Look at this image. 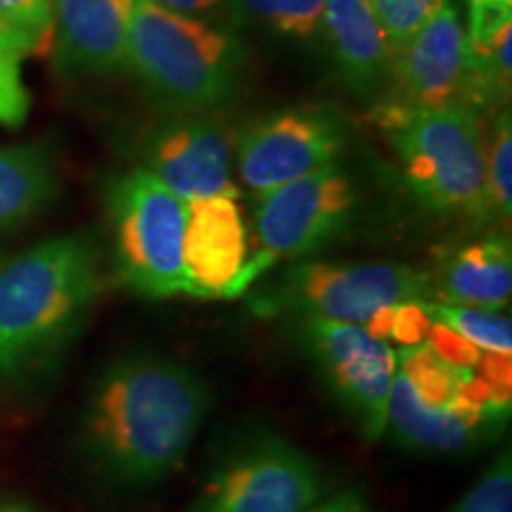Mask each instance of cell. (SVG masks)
Instances as JSON below:
<instances>
[{"label":"cell","mask_w":512,"mask_h":512,"mask_svg":"<svg viewBox=\"0 0 512 512\" xmlns=\"http://www.w3.org/2000/svg\"><path fill=\"white\" fill-rule=\"evenodd\" d=\"M207 411L209 389L190 366L147 354L121 358L88 403V451L114 482L145 489L183 463Z\"/></svg>","instance_id":"obj_1"},{"label":"cell","mask_w":512,"mask_h":512,"mask_svg":"<svg viewBox=\"0 0 512 512\" xmlns=\"http://www.w3.org/2000/svg\"><path fill=\"white\" fill-rule=\"evenodd\" d=\"M98 292V254L83 235L43 240L0 266V370L15 375L50 354Z\"/></svg>","instance_id":"obj_2"},{"label":"cell","mask_w":512,"mask_h":512,"mask_svg":"<svg viewBox=\"0 0 512 512\" xmlns=\"http://www.w3.org/2000/svg\"><path fill=\"white\" fill-rule=\"evenodd\" d=\"M373 121L394 147L408 190L441 216L496 223L486 192V131L465 105L415 107L387 100Z\"/></svg>","instance_id":"obj_3"},{"label":"cell","mask_w":512,"mask_h":512,"mask_svg":"<svg viewBox=\"0 0 512 512\" xmlns=\"http://www.w3.org/2000/svg\"><path fill=\"white\" fill-rule=\"evenodd\" d=\"M245 62L240 38L207 19L136 0L124 67L162 102L181 112H211L235 95Z\"/></svg>","instance_id":"obj_4"},{"label":"cell","mask_w":512,"mask_h":512,"mask_svg":"<svg viewBox=\"0 0 512 512\" xmlns=\"http://www.w3.org/2000/svg\"><path fill=\"white\" fill-rule=\"evenodd\" d=\"M121 283L152 299L188 294L183 238L188 202L150 171L117 178L107 192Z\"/></svg>","instance_id":"obj_5"},{"label":"cell","mask_w":512,"mask_h":512,"mask_svg":"<svg viewBox=\"0 0 512 512\" xmlns=\"http://www.w3.org/2000/svg\"><path fill=\"white\" fill-rule=\"evenodd\" d=\"M432 294L430 273L394 261L377 264H325L309 261L285 273L261 311H292L302 318L366 325L380 306L427 302Z\"/></svg>","instance_id":"obj_6"},{"label":"cell","mask_w":512,"mask_h":512,"mask_svg":"<svg viewBox=\"0 0 512 512\" xmlns=\"http://www.w3.org/2000/svg\"><path fill=\"white\" fill-rule=\"evenodd\" d=\"M320 496L318 465L290 441L268 434L223 458L188 512H306Z\"/></svg>","instance_id":"obj_7"},{"label":"cell","mask_w":512,"mask_h":512,"mask_svg":"<svg viewBox=\"0 0 512 512\" xmlns=\"http://www.w3.org/2000/svg\"><path fill=\"white\" fill-rule=\"evenodd\" d=\"M344 128L335 114L318 107H294L249 121L235 136L240 181L256 197L337 164Z\"/></svg>","instance_id":"obj_8"},{"label":"cell","mask_w":512,"mask_h":512,"mask_svg":"<svg viewBox=\"0 0 512 512\" xmlns=\"http://www.w3.org/2000/svg\"><path fill=\"white\" fill-rule=\"evenodd\" d=\"M354 207L356 192L337 164L268 190L254 209L261 252L273 261L318 252L347 230Z\"/></svg>","instance_id":"obj_9"},{"label":"cell","mask_w":512,"mask_h":512,"mask_svg":"<svg viewBox=\"0 0 512 512\" xmlns=\"http://www.w3.org/2000/svg\"><path fill=\"white\" fill-rule=\"evenodd\" d=\"M302 339L363 434L370 441L384 437L389 396L399 370L396 351L370 337L361 325L325 318H302Z\"/></svg>","instance_id":"obj_10"},{"label":"cell","mask_w":512,"mask_h":512,"mask_svg":"<svg viewBox=\"0 0 512 512\" xmlns=\"http://www.w3.org/2000/svg\"><path fill=\"white\" fill-rule=\"evenodd\" d=\"M145 171L183 202L211 195L238 197L233 183L235 136L209 112H181L145 140Z\"/></svg>","instance_id":"obj_11"},{"label":"cell","mask_w":512,"mask_h":512,"mask_svg":"<svg viewBox=\"0 0 512 512\" xmlns=\"http://www.w3.org/2000/svg\"><path fill=\"white\" fill-rule=\"evenodd\" d=\"M183 266L190 297L230 299L259 275L247 264V228L238 197L211 195L188 202L183 238Z\"/></svg>","instance_id":"obj_12"},{"label":"cell","mask_w":512,"mask_h":512,"mask_svg":"<svg viewBox=\"0 0 512 512\" xmlns=\"http://www.w3.org/2000/svg\"><path fill=\"white\" fill-rule=\"evenodd\" d=\"M396 95L415 107L465 105L470 48L456 5L444 0L392 57Z\"/></svg>","instance_id":"obj_13"},{"label":"cell","mask_w":512,"mask_h":512,"mask_svg":"<svg viewBox=\"0 0 512 512\" xmlns=\"http://www.w3.org/2000/svg\"><path fill=\"white\" fill-rule=\"evenodd\" d=\"M133 3L136 0H53L57 67L95 74L124 67Z\"/></svg>","instance_id":"obj_14"},{"label":"cell","mask_w":512,"mask_h":512,"mask_svg":"<svg viewBox=\"0 0 512 512\" xmlns=\"http://www.w3.org/2000/svg\"><path fill=\"white\" fill-rule=\"evenodd\" d=\"M320 34L351 93L373 95L392 74V50L368 0H325Z\"/></svg>","instance_id":"obj_15"},{"label":"cell","mask_w":512,"mask_h":512,"mask_svg":"<svg viewBox=\"0 0 512 512\" xmlns=\"http://www.w3.org/2000/svg\"><path fill=\"white\" fill-rule=\"evenodd\" d=\"M491 420L498 418L472 411L463 403L430 406L415 394L406 375L396 370L392 396H389L387 427L403 446L427 453L467 451L486 437Z\"/></svg>","instance_id":"obj_16"},{"label":"cell","mask_w":512,"mask_h":512,"mask_svg":"<svg viewBox=\"0 0 512 512\" xmlns=\"http://www.w3.org/2000/svg\"><path fill=\"white\" fill-rule=\"evenodd\" d=\"M432 292L441 304L503 311L512 294V249L503 235L465 242L439 259Z\"/></svg>","instance_id":"obj_17"},{"label":"cell","mask_w":512,"mask_h":512,"mask_svg":"<svg viewBox=\"0 0 512 512\" xmlns=\"http://www.w3.org/2000/svg\"><path fill=\"white\" fill-rule=\"evenodd\" d=\"M60 192L55 159L48 145L0 147V233L34 219Z\"/></svg>","instance_id":"obj_18"},{"label":"cell","mask_w":512,"mask_h":512,"mask_svg":"<svg viewBox=\"0 0 512 512\" xmlns=\"http://www.w3.org/2000/svg\"><path fill=\"white\" fill-rule=\"evenodd\" d=\"M325 0H230L228 17L238 24H259L283 36L309 41L320 34Z\"/></svg>","instance_id":"obj_19"},{"label":"cell","mask_w":512,"mask_h":512,"mask_svg":"<svg viewBox=\"0 0 512 512\" xmlns=\"http://www.w3.org/2000/svg\"><path fill=\"white\" fill-rule=\"evenodd\" d=\"M425 309L434 323L456 330L460 337L482 351L512 354V323L498 311L472 309V306H453L441 302H425Z\"/></svg>","instance_id":"obj_20"},{"label":"cell","mask_w":512,"mask_h":512,"mask_svg":"<svg viewBox=\"0 0 512 512\" xmlns=\"http://www.w3.org/2000/svg\"><path fill=\"white\" fill-rule=\"evenodd\" d=\"M399 370L411 382L415 394L430 406H451L456 399L458 368L448 366L437 354H432L425 344L396 351Z\"/></svg>","instance_id":"obj_21"},{"label":"cell","mask_w":512,"mask_h":512,"mask_svg":"<svg viewBox=\"0 0 512 512\" xmlns=\"http://www.w3.org/2000/svg\"><path fill=\"white\" fill-rule=\"evenodd\" d=\"M486 192L496 223L512 214V119L508 110L496 114L491 140L486 143Z\"/></svg>","instance_id":"obj_22"},{"label":"cell","mask_w":512,"mask_h":512,"mask_svg":"<svg viewBox=\"0 0 512 512\" xmlns=\"http://www.w3.org/2000/svg\"><path fill=\"white\" fill-rule=\"evenodd\" d=\"M387 36L392 57L422 24L441 8L444 0H368Z\"/></svg>","instance_id":"obj_23"},{"label":"cell","mask_w":512,"mask_h":512,"mask_svg":"<svg viewBox=\"0 0 512 512\" xmlns=\"http://www.w3.org/2000/svg\"><path fill=\"white\" fill-rule=\"evenodd\" d=\"M448 512H512V460L505 451Z\"/></svg>","instance_id":"obj_24"},{"label":"cell","mask_w":512,"mask_h":512,"mask_svg":"<svg viewBox=\"0 0 512 512\" xmlns=\"http://www.w3.org/2000/svg\"><path fill=\"white\" fill-rule=\"evenodd\" d=\"M508 31H512V0H470V27L465 31L470 55H486Z\"/></svg>","instance_id":"obj_25"},{"label":"cell","mask_w":512,"mask_h":512,"mask_svg":"<svg viewBox=\"0 0 512 512\" xmlns=\"http://www.w3.org/2000/svg\"><path fill=\"white\" fill-rule=\"evenodd\" d=\"M22 60L24 57L0 50V126L17 128L29 117L31 93L24 83Z\"/></svg>","instance_id":"obj_26"},{"label":"cell","mask_w":512,"mask_h":512,"mask_svg":"<svg viewBox=\"0 0 512 512\" xmlns=\"http://www.w3.org/2000/svg\"><path fill=\"white\" fill-rule=\"evenodd\" d=\"M425 347L437 354L441 361H446L448 366L453 368H465L475 370L479 363V356H482V349H477L475 344L467 342L465 337H460L456 330L446 328V325L434 323L425 337Z\"/></svg>","instance_id":"obj_27"},{"label":"cell","mask_w":512,"mask_h":512,"mask_svg":"<svg viewBox=\"0 0 512 512\" xmlns=\"http://www.w3.org/2000/svg\"><path fill=\"white\" fill-rule=\"evenodd\" d=\"M430 328L432 318L425 309V302H401L394 306L389 342L399 344V349L420 347V344H425Z\"/></svg>","instance_id":"obj_28"},{"label":"cell","mask_w":512,"mask_h":512,"mask_svg":"<svg viewBox=\"0 0 512 512\" xmlns=\"http://www.w3.org/2000/svg\"><path fill=\"white\" fill-rule=\"evenodd\" d=\"M0 17L46 38L53 31V0H0Z\"/></svg>","instance_id":"obj_29"},{"label":"cell","mask_w":512,"mask_h":512,"mask_svg":"<svg viewBox=\"0 0 512 512\" xmlns=\"http://www.w3.org/2000/svg\"><path fill=\"white\" fill-rule=\"evenodd\" d=\"M475 373L494 389L498 401L510 406L512 396V356L496 354V351H482Z\"/></svg>","instance_id":"obj_30"},{"label":"cell","mask_w":512,"mask_h":512,"mask_svg":"<svg viewBox=\"0 0 512 512\" xmlns=\"http://www.w3.org/2000/svg\"><path fill=\"white\" fill-rule=\"evenodd\" d=\"M150 3L176 15L207 19V22H216L219 15H228L230 10V0H150Z\"/></svg>","instance_id":"obj_31"},{"label":"cell","mask_w":512,"mask_h":512,"mask_svg":"<svg viewBox=\"0 0 512 512\" xmlns=\"http://www.w3.org/2000/svg\"><path fill=\"white\" fill-rule=\"evenodd\" d=\"M43 41H46V38L31 34V31L17 27V24H10L8 19L0 17V50H8V53L27 57L31 53H36V50L43 46Z\"/></svg>","instance_id":"obj_32"},{"label":"cell","mask_w":512,"mask_h":512,"mask_svg":"<svg viewBox=\"0 0 512 512\" xmlns=\"http://www.w3.org/2000/svg\"><path fill=\"white\" fill-rule=\"evenodd\" d=\"M306 512H373V508H370V505L366 503V498H363L361 494H356V491H344V494L330 498V501H325L320 505L316 503Z\"/></svg>","instance_id":"obj_33"},{"label":"cell","mask_w":512,"mask_h":512,"mask_svg":"<svg viewBox=\"0 0 512 512\" xmlns=\"http://www.w3.org/2000/svg\"><path fill=\"white\" fill-rule=\"evenodd\" d=\"M394 306L396 304H389V306H380L373 316L368 318L366 325H361L363 330L368 332L370 337L377 339V342H389V332H392V316H394Z\"/></svg>","instance_id":"obj_34"},{"label":"cell","mask_w":512,"mask_h":512,"mask_svg":"<svg viewBox=\"0 0 512 512\" xmlns=\"http://www.w3.org/2000/svg\"><path fill=\"white\" fill-rule=\"evenodd\" d=\"M0 512H29V510H24V508H12V505H10V508H0Z\"/></svg>","instance_id":"obj_35"}]
</instances>
